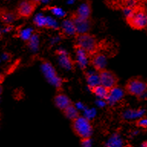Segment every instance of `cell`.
<instances>
[{"label": "cell", "instance_id": "1", "mask_svg": "<svg viewBox=\"0 0 147 147\" xmlns=\"http://www.w3.org/2000/svg\"><path fill=\"white\" fill-rule=\"evenodd\" d=\"M75 45L78 46L87 53L89 58L92 55L98 52L99 43L97 39L94 35L90 33L78 34L76 35Z\"/></svg>", "mask_w": 147, "mask_h": 147}, {"label": "cell", "instance_id": "2", "mask_svg": "<svg viewBox=\"0 0 147 147\" xmlns=\"http://www.w3.org/2000/svg\"><path fill=\"white\" fill-rule=\"evenodd\" d=\"M41 68L45 78L51 85H52L59 91L64 84V79L57 74V71L50 61L45 59L41 60Z\"/></svg>", "mask_w": 147, "mask_h": 147}, {"label": "cell", "instance_id": "3", "mask_svg": "<svg viewBox=\"0 0 147 147\" xmlns=\"http://www.w3.org/2000/svg\"><path fill=\"white\" fill-rule=\"evenodd\" d=\"M72 129L76 135L81 139L90 138L93 133V127L90 119L80 115L72 120Z\"/></svg>", "mask_w": 147, "mask_h": 147}, {"label": "cell", "instance_id": "4", "mask_svg": "<svg viewBox=\"0 0 147 147\" xmlns=\"http://www.w3.org/2000/svg\"><path fill=\"white\" fill-rule=\"evenodd\" d=\"M147 84L140 78H131L125 85V91L140 100L146 98Z\"/></svg>", "mask_w": 147, "mask_h": 147}, {"label": "cell", "instance_id": "5", "mask_svg": "<svg viewBox=\"0 0 147 147\" xmlns=\"http://www.w3.org/2000/svg\"><path fill=\"white\" fill-rule=\"evenodd\" d=\"M126 19L128 25L133 29L142 30L146 27L147 16L143 9H134L132 15Z\"/></svg>", "mask_w": 147, "mask_h": 147}, {"label": "cell", "instance_id": "6", "mask_svg": "<svg viewBox=\"0 0 147 147\" xmlns=\"http://www.w3.org/2000/svg\"><path fill=\"white\" fill-rule=\"evenodd\" d=\"M97 73H98L99 76L100 84L109 90L117 87L118 82H119V78H117V76L113 72L105 68Z\"/></svg>", "mask_w": 147, "mask_h": 147}, {"label": "cell", "instance_id": "7", "mask_svg": "<svg viewBox=\"0 0 147 147\" xmlns=\"http://www.w3.org/2000/svg\"><path fill=\"white\" fill-rule=\"evenodd\" d=\"M38 5L32 0H22L18 3L16 9L18 18H29L36 9Z\"/></svg>", "mask_w": 147, "mask_h": 147}, {"label": "cell", "instance_id": "8", "mask_svg": "<svg viewBox=\"0 0 147 147\" xmlns=\"http://www.w3.org/2000/svg\"><path fill=\"white\" fill-rule=\"evenodd\" d=\"M55 54L57 56V59L60 65L66 70L72 71L75 67L76 62L64 49H57L55 51Z\"/></svg>", "mask_w": 147, "mask_h": 147}, {"label": "cell", "instance_id": "9", "mask_svg": "<svg viewBox=\"0 0 147 147\" xmlns=\"http://www.w3.org/2000/svg\"><path fill=\"white\" fill-rule=\"evenodd\" d=\"M69 18H71L74 22V25L75 26L76 33L78 34H85V33H89V31L91 28V20H84V19H80L78 18L73 15H71Z\"/></svg>", "mask_w": 147, "mask_h": 147}, {"label": "cell", "instance_id": "10", "mask_svg": "<svg viewBox=\"0 0 147 147\" xmlns=\"http://www.w3.org/2000/svg\"><path fill=\"white\" fill-rule=\"evenodd\" d=\"M89 62L91 64L96 72H99V71L105 69L107 63V57L104 54L100 53L98 51L90 57Z\"/></svg>", "mask_w": 147, "mask_h": 147}, {"label": "cell", "instance_id": "11", "mask_svg": "<svg viewBox=\"0 0 147 147\" xmlns=\"http://www.w3.org/2000/svg\"><path fill=\"white\" fill-rule=\"evenodd\" d=\"M91 13V3L90 1H86V2H83L81 5H80V6L78 7L77 10L72 15L77 18H80V19L88 20V19H90Z\"/></svg>", "mask_w": 147, "mask_h": 147}, {"label": "cell", "instance_id": "12", "mask_svg": "<svg viewBox=\"0 0 147 147\" xmlns=\"http://www.w3.org/2000/svg\"><path fill=\"white\" fill-rule=\"evenodd\" d=\"M74 49L76 53V64H78L81 70L84 71L87 68V64H89V57L84 51L75 45H74Z\"/></svg>", "mask_w": 147, "mask_h": 147}, {"label": "cell", "instance_id": "13", "mask_svg": "<svg viewBox=\"0 0 147 147\" xmlns=\"http://www.w3.org/2000/svg\"><path fill=\"white\" fill-rule=\"evenodd\" d=\"M60 28L61 29L62 34L65 36L71 37L77 35L75 26H74V22L70 18H65L63 20L61 25L60 26Z\"/></svg>", "mask_w": 147, "mask_h": 147}, {"label": "cell", "instance_id": "14", "mask_svg": "<svg viewBox=\"0 0 147 147\" xmlns=\"http://www.w3.org/2000/svg\"><path fill=\"white\" fill-rule=\"evenodd\" d=\"M123 90L117 86V87H113V88L110 90L107 99L106 101L107 103H110V104H113V103H117L120 100H122L123 97Z\"/></svg>", "mask_w": 147, "mask_h": 147}, {"label": "cell", "instance_id": "15", "mask_svg": "<svg viewBox=\"0 0 147 147\" xmlns=\"http://www.w3.org/2000/svg\"><path fill=\"white\" fill-rule=\"evenodd\" d=\"M72 103H73L71 100V99L64 94L59 93V94H56V96H55V106L61 111H63L65 108L71 105Z\"/></svg>", "mask_w": 147, "mask_h": 147}, {"label": "cell", "instance_id": "16", "mask_svg": "<svg viewBox=\"0 0 147 147\" xmlns=\"http://www.w3.org/2000/svg\"><path fill=\"white\" fill-rule=\"evenodd\" d=\"M18 16L16 11L3 9H0V20L5 24H11L18 19Z\"/></svg>", "mask_w": 147, "mask_h": 147}, {"label": "cell", "instance_id": "17", "mask_svg": "<svg viewBox=\"0 0 147 147\" xmlns=\"http://www.w3.org/2000/svg\"><path fill=\"white\" fill-rule=\"evenodd\" d=\"M90 91L95 95L96 96L98 97L99 100H107V99L108 94H109V91L110 90L106 88L105 87H103L102 85L99 84L96 87H93L90 89Z\"/></svg>", "mask_w": 147, "mask_h": 147}, {"label": "cell", "instance_id": "18", "mask_svg": "<svg viewBox=\"0 0 147 147\" xmlns=\"http://www.w3.org/2000/svg\"><path fill=\"white\" fill-rule=\"evenodd\" d=\"M85 77H86L87 86H88V88L90 90L100 84V80H99V76L97 72H87L85 74Z\"/></svg>", "mask_w": 147, "mask_h": 147}, {"label": "cell", "instance_id": "19", "mask_svg": "<svg viewBox=\"0 0 147 147\" xmlns=\"http://www.w3.org/2000/svg\"><path fill=\"white\" fill-rule=\"evenodd\" d=\"M63 113H64V116L67 119H71V121L80 116V113L78 112V108H77V107L75 105H74L73 103L71 105L69 106V107H67V108H65L63 110Z\"/></svg>", "mask_w": 147, "mask_h": 147}, {"label": "cell", "instance_id": "20", "mask_svg": "<svg viewBox=\"0 0 147 147\" xmlns=\"http://www.w3.org/2000/svg\"><path fill=\"white\" fill-rule=\"evenodd\" d=\"M107 146L109 147H123V141L119 134L115 133L111 136L110 139L108 140Z\"/></svg>", "mask_w": 147, "mask_h": 147}, {"label": "cell", "instance_id": "21", "mask_svg": "<svg viewBox=\"0 0 147 147\" xmlns=\"http://www.w3.org/2000/svg\"><path fill=\"white\" fill-rule=\"evenodd\" d=\"M45 9L49 11L53 16H55V17H57V18H64L67 16L66 11L62 8H60L58 6H45Z\"/></svg>", "mask_w": 147, "mask_h": 147}, {"label": "cell", "instance_id": "22", "mask_svg": "<svg viewBox=\"0 0 147 147\" xmlns=\"http://www.w3.org/2000/svg\"><path fill=\"white\" fill-rule=\"evenodd\" d=\"M145 110H127L123 114V117L125 119H139L140 117L145 116Z\"/></svg>", "mask_w": 147, "mask_h": 147}, {"label": "cell", "instance_id": "23", "mask_svg": "<svg viewBox=\"0 0 147 147\" xmlns=\"http://www.w3.org/2000/svg\"><path fill=\"white\" fill-rule=\"evenodd\" d=\"M28 47L31 49L33 51H36L38 49L39 47V36L38 34H36V33H33V34L32 35V37L30 38L27 41Z\"/></svg>", "mask_w": 147, "mask_h": 147}, {"label": "cell", "instance_id": "24", "mask_svg": "<svg viewBox=\"0 0 147 147\" xmlns=\"http://www.w3.org/2000/svg\"><path fill=\"white\" fill-rule=\"evenodd\" d=\"M34 33V31L30 28H23L21 29L19 32H18V38H20L22 40L25 41V42L28 40V39L32 37V35Z\"/></svg>", "mask_w": 147, "mask_h": 147}, {"label": "cell", "instance_id": "25", "mask_svg": "<svg viewBox=\"0 0 147 147\" xmlns=\"http://www.w3.org/2000/svg\"><path fill=\"white\" fill-rule=\"evenodd\" d=\"M33 22L34 25L38 28H45L46 26V16H44L43 14L38 13L34 16L33 19Z\"/></svg>", "mask_w": 147, "mask_h": 147}, {"label": "cell", "instance_id": "26", "mask_svg": "<svg viewBox=\"0 0 147 147\" xmlns=\"http://www.w3.org/2000/svg\"><path fill=\"white\" fill-rule=\"evenodd\" d=\"M45 28L58 30L60 28V25L55 18H52V17H51V16H46Z\"/></svg>", "mask_w": 147, "mask_h": 147}, {"label": "cell", "instance_id": "27", "mask_svg": "<svg viewBox=\"0 0 147 147\" xmlns=\"http://www.w3.org/2000/svg\"><path fill=\"white\" fill-rule=\"evenodd\" d=\"M136 125L138 126V127H141V128L146 129L147 127V119L146 116H143V117H140L136 120Z\"/></svg>", "mask_w": 147, "mask_h": 147}, {"label": "cell", "instance_id": "28", "mask_svg": "<svg viewBox=\"0 0 147 147\" xmlns=\"http://www.w3.org/2000/svg\"><path fill=\"white\" fill-rule=\"evenodd\" d=\"M81 145H82V147H92V141L90 138L82 139Z\"/></svg>", "mask_w": 147, "mask_h": 147}, {"label": "cell", "instance_id": "29", "mask_svg": "<svg viewBox=\"0 0 147 147\" xmlns=\"http://www.w3.org/2000/svg\"><path fill=\"white\" fill-rule=\"evenodd\" d=\"M5 80V76L2 74L0 73V86L2 84V83L4 82Z\"/></svg>", "mask_w": 147, "mask_h": 147}, {"label": "cell", "instance_id": "30", "mask_svg": "<svg viewBox=\"0 0 147 147\" xmlns=\"http://www.w3.org/2000/svg\"><path fill=\"white\" fill-rule=\"evenodd\" d=\"M50 2V0H41V2H40V4H47L48 2Z\"/></svg>", "mask_w": 147, "mask_h": 147}, {"label": "cell", "instance_id": "31", "mask_svg": "<svg viewBox=\"0 0 147 147\" xmlns=\"http://www.w3.org/2000/svg\"><path fill=\"white\" fill-rule=\"evenodd\" d=\"M140 147H147V142H146V141H144V142H142V144H141Z\"/></svg>", "mask_w": 147, "mask_h": 147}, {"label": "cell", "instance_id": "32", "mask_svg": "<svg viewBox=\"0 0 147 147\" xmlns=\"http://www.w3.org/2000/svg\"><path fill=\"white\" fill-rule=\"evenodd\" d=\"M32 1H34L38 5H40V2H41V0H32Z\"/></svg>", "mask_w": 147, "mask_h": 147}, {"label": "cell", "instance_id": "33", "mask_svg": "<svg viewBox=\"0 0 147 147\" xmlns=\"http://www.w3.org/2000/svg\"><path fill=\"white\" fill-rule=\"evenodd\" d=\"M74 2V0H67V3L68 4H73Z\"/></svg>", "mask_w": 147, "mask_h": 147}, {"label": "cell", "instance_id": "34", "mask_svg": "<svg viewBox=\"0 0 147 147\" xmlns=\"http://www.w3.org/2000/svg\"><path fill=\"white\" fill-rule=\"evenodd\" d=\"M2 93V86H0V96H1Z\"/></svg>", "mask_w": 147, "mask_h": 147}, {"label": "cell", "instance_id": "35", "mask_svg": "<svg viewBox=\"0 0 147 147\" xmlns=\"http://www.w3.org/2000/svg\"><path fill=\"white\" fill-rule=\"evenodd\" d=\"M0 38H1V33H0Z\"/></svg>", "mask_w": 147, "mask_h": 147}, {"label": "cell", "instance_id": "36", "mask_svg": "<svg viewBox=\"0 0 147 147\" xmlns=\"http://www.w3.org/2000/svg\"><path fill=\"white\" fill-rule=\"evenodd\" d=\"M105 147H109V146H105Z\"/></svg>", "mask_w": 147, "mask_h": 147}]
</instances>
